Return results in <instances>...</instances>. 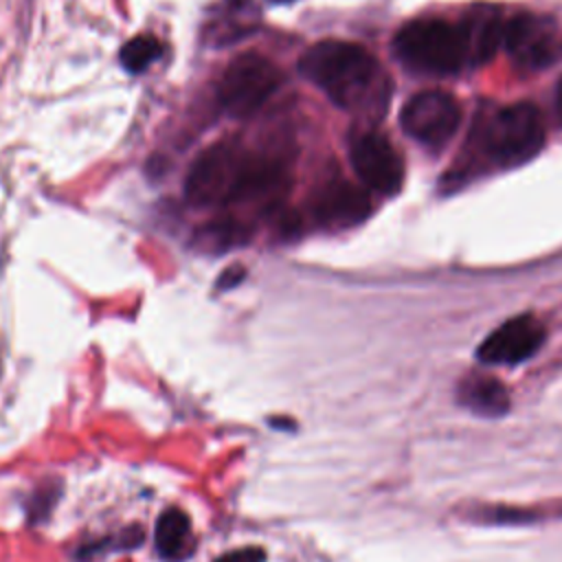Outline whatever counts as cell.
Instances as JSON below:
<instances>
[{
  "label": "cell",
  "instance_id": "6da1fadb",
  "mask_svg": "<svg viewBox=\"0 0 562 562\" xmlns=\"http://www.w3.org/2000/svg\"><path fill=\"white\" fill-rule=\"evenodd\" d=\"M299 70L345 110L384 105L389 99V77L369 50L351 42L314 44L299 59Z\"/></svg>",
  "mask_w": 562,
  "mask_h": 562
},
{
  "label": "cell",
  "instance_id": "7a4b0ae2",
  "mask_svg": "<svg viewBox=\"0 0 562 562\" xmlns=\"http://www.w3.org/2000/svg\"><path fill=\"white\" fill-rule=\"evenodd\" d=\"M393 50L404 66L426 75H450L468 61L461 26L437 18H419L404 24L393 40Z\"/></svg>",
  "mask_w": 562,
  "mask_h": 562
},
{
  "label": "cell",
  "instance_id": "3957f363",
  "mask_svg": "<svg viewBox=\"0 0 562 562\" xmlns=\"http://www.w3.org/2000/svg\"><path fill=\"white\" fill-rule=\"evenodd\" d=\"M544 123L536 105L514 103L498 110L481 130V147L501 167L531 160L544 145Z\"/></svg>",
  "mask_w": 562,
  "mask_h": 562
},
{
  "label": "cell",
  "instance_id": "277c9868",
  "mask_svg": "<svg viewBox=\"0 0 562 562\" xmlns=\"http://www.w3.org/2000/svg\"><path fill=\"white\" fill-rule=\"evenodd\" d=\"M248 158L235 143H215L189 167L184 195L193 206L235 202Z\"/></svg>",
  "mask_w": 562,
  "mask_h": 562
},
{
  "label": "cell",
  "instance_id": "5b68a950",
  "mask_svg": "<svg viewBox=\"0 0 562 562\" xmlns=\"http://www.w3.org/2000/svg\"><path fill=\"white\" fill-rule=\"evenodd\" d=\"M281 79V70L270 59L259 53H241L224 70L217 97L226 114L248 119L274 94Z\"/></svg>",
  "mask_w": 562,
  "mask_h": 562
},
{
  "label": "cell",
  "instance_id": "8992f818",
  "mask_svg": "<svg viewBox=\"0 0 562 562\" xmlns=\"http://www.w3.org/2000/svg\"><path fill=\"white\" fill-rule=\"evenodd\" d=\"M461 121L459 103L441 90H424L406 101L400 114L404 132L422 145L441 147L457 132Z\"/></svg>",
  "mask_w": 562,
  "mask_h": 562
},
{
  "label": "cell",
  "instance_id": "52a82bcc",
  "mask_svg": "<svg viewBox=\"0 0 562 562\" xmlns=\"http://www.w3.org/2000/svg\"><path fill=\"white\" fill-rule=\"evenodd\" d=\"M544 342V327L531 314H520L496 327L476 349L485 364H518L531 358Z\"/></svg>",
  "mask_w": 562,
  "mask_h": 562
},
{
  "label": "cell",
  "instance_id": "ba28073f",
  "mask_svg": "<svg viewBox=\"0 0 562 562\" xmlns=\"http://www.w3.org/2000/svg\"><path fill=\"white\" fill-rule=\"evenodd\" d=\"M351 165L360 180L380 193H395L404 180V165L395 147L380 134H362L351 145Z\"/></svg>",
  "mask_w": 562,
  "mask_h": 562
},
{
  "label": "cell",
  "instance_id": "9c48e42d",
  "mask_svg": "<svg viewBox=\"0 0 562 562\" xmlns=\"http://www.w3.org/2000/svg\"><path fill=\"white\" fill-rule=\"evenodd\" d=\"M503 46L518 64L527 68H540L551 61L553 29L540 15H516L503 24Z\"/></svg>",
  "mask_w": 562,
  "mask_h": 562
},
{
  "label": "cell",
  "instance_id": "30bf717a",
  "mask_svg": "<svg viewBox=\"0 0 562 562\" xmlns=\"http://www.w3.org/2000/svg\"><path fill=\"white\" fill-rule=\"evenodd\" d=\"M369 211L371 202L367 191L347 180L327 182L314 200L316 217L331 226L358 224L369 215Z\"/></svg>",
  "mask_w": 562,
  "mask_h": 562
},
{
  "label": "cell",
  "instance_id": "8fae6325",
  "mask_svg": "<svg viewBox=\"0 0 562 562\" xmlns=\"http://www.w3.org/2000/svg\"><path fill=\"white\" fill-rule=\"evenodd\" d=\"M259 24V11L252 0H222L204 24V40L213 46H228L250 35Z\"/></svg>",
  "mask_w": 562,
  "mask_h": 562
},
{
  "label": "cell",
  "instance_id": "7c38bea8",
  "mask_svg": "<svg viewBox=\"0 0 562 562\" xmlns=\"http://www.w3.org/2000/svg\"><path fill=\"white\" fill-rule=\"evenodd\" d=\"M154 542L158 555L165 562H184L187 558H191L195 549V538L189 516L178 507L165 509L156 520Z\"/></svg>",
  "mask_w": 562,
  "mask_h": 562
},
{
  "label": "cell",
  "instance_id": "4fadbf2b",
  "mask_svg": "<svg viewBox=\"0 0 562 562\" xmlns=\"http://www.w3.org/2000/svg\"><path fill=\"white\" fill-rule=\"evenodd\" d=\"M459 402L468 411L481 417H498L509 408V395L505 386L490 375H468L459 384Z\"/></svg>",
  "mask_w": 562,
  "mask_h": 562
},
{
  "label": "cell",
  "instance_id": "5bb4252c",
  "mask_svg": "<svg viewBox=\"0 0 562 562\" xmlns=\"http://www.w3.org/2000/svg\"><path fill=\"white\" fill-rule=\"evenodd\" d=\"M465 35L468 61H485L503 44V22L494 11H474L463 24H459Z\"/></svg>",
  "mask_w": 562,
  "mask_h": 562
},
{
  "label": "cell",
  "instance_id": "9a60e30c",
  "mask_svg": "<svg viewBox=\"0 0 562 562\" xmlns=\"http://www.w3.org/2000/svg\"><path fill=\"white\" fill-rule=\"evenodd\" d=\"M162 55V44L154 35H136L119 53V59L127 72H143Z\"/></svg>",
  "mask_w": 562,
  "mask_h": 562
},
{
  "label": "cell",
  "instance_id": "2e32d148",
  "mask_svg": "<svg viewBox=\"0 0 562 562\" xmlns=\"http://www.w3.org/2000/svg\"><path fill=\"white\" fill-rule=\"evenodd\" d=\"M57 496H59V483H57V481H53V483H44V487L35 490L33 501H31V505H29V507H31V509H29L31 522L42 520V518L50 512V507L55 505Z\"/></svg>",
  "mask_w": 562,
  "mask_h": 562
},
{
  "label": "cell",
  "instance_id": "e0dca14e",
  "mask_svg": "<svg viewBox=\"0 0 562 562\" xmlns=\"http://www.w3.org/2000/svg\"><path fill=\"white\" fill-rule=\"evenodd\" d=\"M213 562H266V551L259 547H244V549L228 551L215 558Z\"/></svg>",
  "mask_w": 562,
  "mask_h": 562
},
{
  "label": "cell",
  "instance_id": "ac0fdd59",
  "mask_svg": "<svg viewBox=\"0 0 562 562\" xmlns=\"http://www.w3.org/2000/svg\"><path fill=\"white\" fill-rule=\"evenodd\" d=\"M241 277H244V268H241V266H233V268H228V270H226L224 279H222V281H217V285H220V288H231V285L239 283V281H241Z\"/></svg>",
  "mask_w": 562,
  "mask_h": 562
},
{
  "label": "cell",
  "instance_id": "d6986e66",
  "mask_svg": "<svg viewBox=\"0 0 562 562\" xmlns=\"http://www.w3.org/2000/svg\"><path fill=\"white\" fill-rule=\"evenodd\" d=\"M555 114H558V121L562 123V77H560V81H558V86H555Z\"/></svg>",
  "mask_w": 562,
  "mask_h": 562
},
{
  "label": "cell",
  "instance_id": "ffe728a7",
  "mask_svg": "<svg viewBox=\"0 0 562 562\" xmlns=\"http://www.w3.org/2000/svg\"><path fill=\"white\" fill-rule=\"evenodd\" d=\"M268 2H272V4H288V2H294V0H268Z\"/></svg>",
  "mask_w": 562,
  "mask_h": 562
}]
</instances>
